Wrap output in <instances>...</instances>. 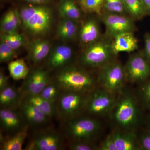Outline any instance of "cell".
<instances>
[{
  "label": "cell",
  "instance_id": "6da1fadb",
  "mask_svg": "<svg viewBox=\"0 0 150 150\" xmlns=\"http://www.w3.org/2000/svg\"><path fill=\"white\" fill-rule=\"evenodd\" d=\"M129 91L119 93L115 105L110 113L116 129L135 131L141 120L138 99Z\"/></svg>",
  "mask_w": 150,
  "mask_h": 150
},
{
  "label": "cell",
  "instance_id": "7a4b0ae2",
  "mask_svg": "<svg viewBox=\"0 0 150 150\" xmlns=\"http://www.w3.org/2000/svg\"><path fill=\"white\" fill-rule=\"evenodd\" d=\"M52 79L62 91L91 92L97 85V80L88 73L72 65L57 71Z\"/></svg>",
  "mask_w": 150,
  "mask_h": 150
},
{
  "label": "cell",
  "instance_id": "3957f363",
  "mask_svg": "<svg viewBox=\"0 0 150 150\" xmlns=\"http://www.w3.org/2000/svg\"><path fill=\"white\" fill-rule=\"evenodd\" d=\"M19 15L23 27L33 35H43L50 29L53 13L47 6L31 4L22 8Z\"/></svg>",
  "mask_w": 150,
  "mask_h": 150
},
{
  "label": "cell",
  "instance_id": "277c9868",
  "mask_svg": "<svg viewBox=\"0 0 150 150\" xmlns=\"http://www.w3.org/2000/svg\"><path fill=\"white\" fill-rule=\"evenodd\" d=\"M91 92L62 91L56 103V117L65 123L80 116L85 112Z\"/></svg>",
  "mask_w": 150,
  "mask_h": 150
},
{
  "label": "cell",
  "instance_id": "5b68a950",
  "mask_svg": "<svg viewBox=\"0 0 150 150\" xmlns=\"http://www.w3.org/2000/svg\"><path fill=\"white\" fill-rule=\"evenodd\" d=\"M64 134L69 141H94L101 129V123L93 117L78 116L64 123Z\"/></svg>",
  "mask_w": 150,
  "mask_h": 150
},
{
  "label": "cell",
  "instance_id": "8992f818",
  "mask_svg": "<svg viewBox=\"0 0 150 150\" xmlns=\"http://www.w3.org/2000/svg\"><path fill=\"white\" fill-rule=\"evenodd\" d=\"M101 69L97 80L100 87L114 94H119L126 81L124 67L119 62L112 61Z\"/></svg>",
  "mask_w": 150,
  "mask_h": 150
},
{
  "label": "cell",
  "instance_id": "52a82bcc",
  "mask_svg": "<svg viewBox=\"0 0 150 150\" xmlns=\"http://www.w3.org/2000/svg\"><path fill=\"white\" fill-rule=\"evenodd\" d=\"M113 55L111 44L96 40L89 45L81 55L80 62L83 67L101 68L112 61Z\"/></svg>",
  "mask_w": 150,
  "mask_h": 150
},
{
  "label": "cell",
  "instance_id": "ba28073f",
  "mask_svg": "<svg viewBox=\"0 0 150 150\" xmlns=\"http://www.w3.org/2000/svg\"><path fill=\"white\" fill-rule=\"evenodd\" d=\"M65 136L52 129L36 131L25 148L27 150H62L64 149Z\"/></svg>",
  "mask_w": 150,
  "mask_h": 150
},
{
  "label": "cell",
  "instance_id": "9c48e42d",
  "mask_svg": "<svg viewBox=\"0 0 150 150\" xmlns=\"http://www.w3.org/2000/svg\"><path fill=\"white\" fill-rule=\"evenodd\" d=\"M118 97L104 89L96 88L91 93L85 112L92 117L102 116L110 113Z\"/></svg>",
  "mask_w": 150,
  "mask_h": 150
},
{
  "label": "cell",
  "instance_id": "30bf717a",
  "mask_svg": "<svg viewBox=\"0 0 150 150\" xmlns=\"http://www.w3.org/2000/svg\"><path fill=\"white\" fill-rule=\"evenodd\" d=\"M124 71L126 81L142 83L150 76V63L145 56L134 54L129 58Z\"/></svg>",
  "mask_w": 150,
  "mask_h": 150
},
{
  "label": "cell",
  "instance_id": "8fae6325",
  "mask_svg": "<svg viewBox=\"0 0 150 150\" xmlns=\"http://www.w3.org/2000/svg\"><path fill=\"white\" fill-rule=\"evenodd\" d=\"M52 79L50 70L41 68H34L30 70L20 90L23 96L38 94Z\"/></svg>",
  "mask_w": 150,
  "mask_h": 150
},
{
  "label": "cell",
  "instance_id": "7c38bea8",
  "mask_svg": "<svg viewBox=\"0 0 150 150\" xmlns=\"http://www.w3.org/2000/svg\"><path fill=\"white\" fill-rule=\"evenodd\" d=\"M108 34L114 37L123 33L132 32L134 24L131 18L119 14L109 13L103 17Z\"/></svg>",
  "mask_w": 150,
  "mask_h": 150
},
{
  "label": "cell",
  "instance_id": "4fadbf2b",
  "mask_svg": "<svg viewBox=\"0 0 150 150\" xmlns=\"http://www.w3.org/2000/svg\"><path fill=\"white\" fill-rule=\"evenodd\" d=\"M0 124L3 131L15 133L28 126L19 110L8 107L1 108Z\"/></svg>",
  "mask_w": 150,
  "mask_h": 150
},
{
  "label": "cell",
  "instance_id": "5bb4252c",
  "mask_svg": "<svg viewBox=\"0 0 150 150\" xmlns=\"http://www.w3.org/2000/svg\"><path fill=\"white\" fill-rule=\"evenodd\" d=\"M73 51L69 46L59 45L50 51L47 57L46 66L49 70H58L70 65Z\"/></svg>",
  "mask_w": 150,
  "mask_h": 150
},
{
  "label": "cell",
  "instance_id": "9a60e30c",
  "mask_svg": "<svg viewBox=\"0 0 150 150\" xmlns=\"http://www.w3.org/2000/svg\"><path fill=\"white\" fill-rule=\"evenodd\" d=\"M18 108L28 126H41L46 124L50 119L35 105L23 98Z\"/></svg>",
  "mask_w": 150,
  "mask_h": 150
},
{
  "label": "cell",
  "instance_id": "2e32d148",
  "mask_svg": "<svg viewBox=\"0 0 150 150\" xmlns=\"http://www.w3.org/2000/svg\"><path fill=\"white\" fill-rule=\"evenodd\" d=\"M117 150H140L138 136L135 131L115 129L112 133Z\"/></svg>",
  "mask_w": 150,
  "mask_h": 150
},
{
  "label": "cell",
  "instance_id": "e0dca14e",
  "mask_svg": "<svg viewBox=\"0 0 150 150\" xmlns=\"http://www.w3.org/2000/svg\"><path fill=\"white\" fill-rule=\"evenodd\" d=\"M51 44L48 40L37 39L32 40L28 46V59L37 64L47 58L51 51Z\"/></svg>",
  "mask_w": 150,
  "mask_h": 150
},
{
  "label": "cell",
  "instance_id": "ac0fdd59",
  "mask_svg": "<svg viewBox=\"0 0 150 150\" xmlns=\"http://www.w3.org/2000/svg\"><path fill=\"white\" fill-rule=\"evenodd\" d=\"M113 38L111 47L115 55L121 52L130 53L138 48V40L132 32L123 33Z\"/></svg>",
  "mask_w": 150,
  "mask_h": 150
},
{
  "label": "cell",
  "instance_id": "d6986e66",
  "mask_svg": "<svg viewBox=\"0 0 150 150\" xmlns=\"http://www.w3.org/2000/svg\"><path fill=\"white\" fill-rule=\"evenodd\" d=\"M26 126L11 137H5L1 135V150H21L25 141L28 136V129Z\"/></svg>",
  "mask_w": 150,
  "mask_h": 150
},
{
  "label": "cell",
  "instance_id": "ffe728a7",
  "mask_svg": "<svg viewBox=\"0 0 150 150\" xmlns=\"http://www.w3.org/2000/svg\"><path fill=\"white\" fill-rule=\"evenodd\" d=\"M23 98L35 105L49 119L57 116L56 103L43 98L39 94L25 96Z\"/></svg>",
  "mask_w": 150,
  "mask_h": 150
},
{
  "label": "cell",
  "instance_id": "44dd1931",
  "mask_svg": "<svg viewBox=\"0 0 150 150\" xmlns=\"http://www.w3.org/2000/svg\"><path fill=\"white\" fill-rule=\"evenodd\" d=\"M100 35L98 24L95 20L86 21L80 30L79 37L82 43L89 44L98 40Z\"/></svg>",
  "mask_w": 150,
  "mask_h": 150
},
{
  "label": "cell",
  "instance_id": "7402d4cb",
  "mask_svg": "<svg viewBox=\"0 0 150 150\" xmlns=\"http://www.w3.org/2000/svg\"><path fill=\"white\" fill-rule=\"evenodd\" d=\"M78 29L76 21L62 18L57 27V36L65 41L73 40L77 34Z\"/></svg>",
  "mask_w": 150,
  "mask_h": 150
},
{
  "label": "cell",
  "instance_id": "603a6c76",
  "mask_svg": "<svg viewBox=\"0 0 150 150\" xmlns=\"http://www.w3.org/2000/svg\"><path fill=\"white\" fill-rule=\"evenodd\" d=\"M59 11L62 18L76 21L81 17L80 10L73 0H62Z\"/></svg>",
  "mask_w": 150,
  "mask_h": 150
},
{
  "label": "cell",
  "instance_id": "cb8c5ba5",
  "mask_svg": "<svg viewBox=\"0 0 150 150\" xmlns=\"http://www.w3.org/2000/svg\"><path fill=\"white\" fill-rule=\"evenodd\" d=\"M8 69L10 76L15 80L24 79L30 71L29 68L23 59L11 61L9 63Z\"/></svg>",
  "mask_w": 150,
  "mask_h": 150
},
{
  "label": "cell",
  "instance_id": "d4e9b609",
  "mask_svg": "<svg viewBox=\"0 0 150 150\" xmlns=\"http://www.w3.org/2000/svg\"><path fill=\"white\" fill-rule=\"evenodd\" d=\"M126 11L137 19L143 17L146 13L141 0H123Z\"/></svg>",
  "mask_w": 150,
  "mask_h": 150
},
{
  "label": "cell",
  "instance_id": "484cf974",
  "mask_svg": "<svg viewBox=\"0 0 150 150\" xmlns=\"http://www.w3.org/2000/svg\"><path fill=\"white\" fill-rule=\"evenodd\" d=\"M62 91L59 85L52 79L39 94L47 100L56 103Z\"/></svg>",
  "mask_w": 150,
  "mask_h": 150
},
{
  "label": "cell",
  "instance_id": "4316f807",
  "mask_svg": "<svg viewBox=\"0 0 150 150\" xmlns=\"http://www.w3.org/2000/svg\"><path fill=\"white\" fill-rule=\"evenodd\" d=\"M1 39V41L6 43L15 50L23 46L25 42L24 36L18 33L12 34L2 33Z\"/></svg>",
  "mask_w": 150,
  "mask_h": 150
},
{
  "label": "cell",
  "instance_id": "83f0119b",
  "mask_svg": "<svg viewBox=\"0 0 150 150\" xmlns=\"http://www.w3.org/2000/svg\"><path fill=\"white\" fill-rule=\"evenodd\" d=\"M79 2L84 12L99 14L103 8L104 0H79Z\"/></svg>",
  "mask_w": 150,
  "mask_h": 150
},
{
  "label": "cell",
  "instance_id": "f1b7e54d",
  "mask_svg": "<svg viewBox=\"0 0 150 150\" xmlns=\"http://www.w3.org/2000/svg\"><path fill=\"white\" fill-rule=\"evenodd\" d=\"M68 146L71 150H98V146L93 141L78 140L69 141Z\"/></svg>",
  "mask_w": 150,
  "mask_h": 150
},
{
  "label": "cell",
  "instance_id": "f546056e",
  "mask_svg": "<svg viewBox=\"0 0 150 150\" xmlns=\"http://www.w3.org/2000/svg\"><path fill=\"white\" fill-rule=\"evenodd\" d=\"M140 84L138 91L139 98L144 106L150 110V79Z\"/></svg>",
  "mask_w": 150,
  "mask_h": 150
},
{
  "label": "cell",
  "instance_id": "4dcf8cb0",
  "mask_svg": "<svg viewBox=\"0 0 150 150\" xmlns=\"http://www.w3.org/2000/svg\"><path fill=\"white\" fill-rule=\"evenodd\" d=\"M103 8L109 13L119 14L126 11L123 0H104Z\"/></svg>",
  "mask_w": 150,
  "mask_h": 150
},
{
  "label": "cell",
  "instance_id": "1f68e13d",
  "mask_svg": "<svg viewBox=\"0 0 150 150\" xmlns=\"http://www.w3.org/2000/svg\"><path fill=\"white\" fill-rule=\"evenodd\" d=\"M16 56L15 50L3 41L0 43V62L6 63L11 62Z\"/></svg>",
  "mask_w": 150,
  "mask_h": 150
},
{
  "label": "cell",
  "instance_id": "d6a6232c",
  "mask_svg": "<svg viewBox=\"0 0 150 150\" xmlns=\"http://www.w3.org/2000/svg\"><path fill=\"white\" fill-rule=\"evenodd\" d=\"M18 28L14 24L11 20L7 12L6 13L1 21V30L2 33L12 34L18 33Z\"/></svg>",
  "mask_w": 150,
  "mask_h": 150
},
{
  "label": "cell",
  "instance_id": "836d02e7",
  "mask_svg": "<svg viewBox=\"0 0 150 150\" xmlns=\"http://www.w3.org/2000/svg\"><path fill=\"white\" fill-rule=\"evenodd\" d=\"M138 142L140 149L150 150V129L138 136Z\"/></svg>",
  "mask_w": 150,
  "mask_h": 150
},
{
  "label": "cell",
  "instance_id": "e575fe53",
  "mask_svg": "<svg viewBox=\"0 0 150 150\" xmlns=\"http://www.w3.org/2000/svg\"><path fill=\"white\" fill-rule=\"evenodd\" d=\"M98 150H117L111 133L108 135L106 138L98 145Z\"/></svg>",
  "mask_w": 150,
  "mask_h": 150
},
{
  "label": "cell",
  "instance_id": "d590c367",
  "mask_svg": "<svg viewBox=\"0 0 150 150\" xmlns=\"http://www.w3.org/2000/svg\"><path fill=\"white\" fill-rule=\"evenodd\" d=\"M145 42V56L150 63V34L146 35Z\"/></svg>",
  "mask_w": 150,
  "mask_h": 150
},
{
  "label": "cell",
  "instance_id": "8d00e7d4",
  "mask_svg": "<svg viewBox=\"0 0 150 150\" xmlns=\"http://www.w3.org/2000/svg\"><path fill=\"white\" fill-rule=\"evenodd\" d=\"M8 78L2 71L0 72V90L6 87L8 85Z\"/></svg>",
  "mask_w": 150,
  "mask_h": 150
},
{
  "label": "cell",
  "instance_id": "74e56055",
  "mask_svg": "<svg viewBox=\"0 0 150 150\" xmlns=\"http://www.w3.org/2000/svg\"><path fill=\"white\" fill-rule=\"evenodd\" d=\"M33 5H44L49 2L51 0H21Z\"/></svg>",
  "mask_w": 150,
  "mask_h": 150
},
{
  "label": "cell",
  "instance_id": "f35d334b",
  "mask_svg": "<svg viewBox=\"0 0 150 150\" xmlns=\"http://www.w3.org/2000/svg\"><path fill=\"white\" fill-rule=\"evenodd\" d=\"M147 12L150 11V0H141Z\"/></svg>",
  "mask_w": 150,
  "mask_h": 150
},
{
  "label": "cell",
  "instance_id": "ab89813d",
  "mask_svg": "<svg viewBox=\"0 0 150 150\" xmlns=\"http://www.w3.org/2000/svg\"><path fill=\"white\" fill-rule=\"evenodd\" d=\"M149 129H150V114L149 117Z\"/></svg>",
  "mask_w": 150,
  "mask_h": 150
},
{
  "label": "cell",
  "instance_id": "60d3db41",
  "mask_svg": "<svg viewBox=\"0 0 150 150\" xmlns=\"http://www.w3.org/2000/svg\"><path fill=\"white\" fill-rule=\"evenodd\" d=\"M1 1H3V0H1Z\"/></svg>",
  "mask_w": 150,
  "mask_h": 150
},
{
  "label": "cell",
  "instance_id": "b9f144b4",
  "mask_svg": "<svg viewBox=\"0 0 150 150\" xmlns=\"http://www.w3.org/2000/svg\"></svg>",
  "mask_w": 150,
  "mask_h": 150
}]
</instances>
